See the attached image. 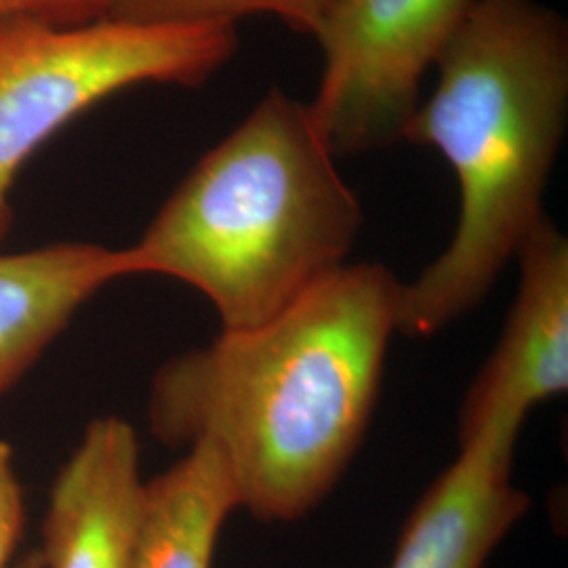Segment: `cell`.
<instances>
[{
	"label": "cell",
	"instance_id": "1",
	"mask_svg": "<svg viewBox=\"0 0 568 568\" xmlns=\"http://www.w3.org/2000/svg\"><path fill=\"white\" fill-rule=\"evenodd\" d=\"M400 288L384 265L344 264L262 325L171 358L152 382V432L217 448L255 518H302L365 438Z\"/></svg>",
	"mask_w": 568,
	"mask_h": 568
},
{
	"label": "cell",
	"instance_id": "2",
	"mask_svg": "<svg viewBox=\"0 0 568 568\" xmlns=\"http://www.w3.org/2000/svg\"><path fill=\"white\" fill-rule=\"evenodd\" d=\"M403 131L436 148L459 185L443 255L403 284L398 331L427 337L487 297L544 213L568 116V28L539 0H474Z\"/></svg>",
	"mask_w": 568,
	"mask_h": 568
},
{
	"label": "cell",
	"instance_id": "3",
	"mask_svg": "<svg viewBox=\"0 0 568 568\" xmlns=\"http://www.w3.org/2000/svg\"><path fill=\"white\" fill-rule=\"evenodd\" d=\"M361 225L310 105L272 87L126 251L135 276L190 284L243 331L342 267Z\"/></svg>",
	"mask_w": 568,
	"mask_h": 568
},
{
	"label": "cell",
	"instance_id": "4",
	"mask_svg": "<svg viewBox=\"0 0 568 568\" xmlns=\"http://www.w3.org/2000/svg\"><path fill=\"white\" fill-rule=\"evenodd\" d=\"M236 49L234 23L0 20V241L21 166L63 124L129 87L203 84Z\"/></svg>",
	"mask_w": 568,
	"mask_h": 568
},
{
	"label": "cell",
	"instance_id": "5",
	"mask_svg": "<svg viewBox=\"0 0 568 568\" xmlns=\"http://www.w3.org/2000/svg\"><path fill=\"white\" fill-rule=\"evenodd\" d=\"M474 0H337L316 41L312 119L335 156L403 140L427 70Z\"/></svg>",
	"mask_w": 568,
	"mask_h": 568
},
{
	"label": "cell",
	"instance_id": "6",
	"mask_svg": "<svg viewBox=\"0 0 568 568\" xmlns=\"http://www.w3.org/2000/svg\"><path fill=\"white\" fill-rule=\"evenodd\" d=\"M508 323L459 413V440L497 417L527 419L568 387V241L541 217L520 244Z\"/></svg>",
	"mask_w": 568,
	"mask_h": 568
},
{
	"label": "cell",
	"instance_id": "7",
	"mask_svg": "<svg viewBox=\"0 0 568 568\" xmlns=\"http://www.w3.org/2000/svg\"><path fill=\"white\" fill-rule=\"evenodd\" d=\"M523 419L499 417L459 443V457L427 488L400 535L389 568H485L528 511L511 483Z\"/></svg>",
	"mask_w": 568,
	"mask_h": 568
},
{
	"label": "cell",
	"instance_id": "8",
	"mask_svg": "<svg viewBox=\"0 0 568 568\" xmlns=\"http://www.w3.org/2000/svg\"><path fill=\"white\" fill-rule=\"evenodd\" d=\"M140 440L119 417L84 429L44 518V568H131L142 508Z\"/></svg>",
	"mask_w": 568,
	"mask_h": 568
},
{
	"label": "cell",
	"instance_id": "9",
	"mask_svg": "<svg viewBox=\"0 0 568 568\" xmlns=\"http://www.w3.org/2000/svg\"><path fill=\"white\" fill-rule=\"evenodd\" d=\"M133 274L126 248L60 243L0 253V396L37 363L82 304Z\"/></svg>",
	"mask_w": 568,
	"mask_h": 568
},
{
	"label": "cell",
	"instance_id": "10",
	"mask_svg": "<svg viewBox=\"0 0 568 568\" xmlns=\"http://www.w3.org/2000/svg\"><path fill=\"white\" fill-rule=\"evenodd\" d=\"M239 490L220 450L209 443L143 483L131 568H211Z\"/></svg>",
	"mask_w": 568,
	"mask_h": 568
},
{
	"label": "cell",
	"instance_id": "11",
	"mask_svg": "<svg viewBox=\"0 0 568 568\" xmlns=\"http://www.w3.org/2000/svg\"><path fill=\"white\" fill-rule=\"evenodd\" d=\"M337 0H95L98 20L150 26L234 23L248 16H272L295 32L318 37Z\"/></svg>",
	"mask_w": 568,
	"mask_h": 568
},
{
	"label": "cell",
	"instance_id": "12",
	"mask_svg": "<svg viewBox=\"0 0 568 568\" xmlns=\"http://www.w3.org/2000/svg\"><path fill=\"white\" fill-rule=\"evenodd\" d=\"M23 530V495L13 453L0 440V568H7Z\"/></svg>",
	"mask_w": 568,
	"mask_h": 568
},
{
	"label": "cell",
	"instance_id": "13",
	"mask_svg": "<svg viewBox=\"0 0 568 568\" xmlns=\"http://www.w3.org/2000/svg\"><path fill=\"white\" fill-rule=\"evenodd\" d=\"M39 18L58 26L98 20L95 0H0V20Z\"/></svg>",
	"mask_w": 568,
	"mask_h": 568
},
{
	"label": "cell",
	"instance_id": "14",
	"mask_svg": "<svg viewBox=\"0 0 568 568\" xmlns=\"http://www.w3.org/2000/svg\"><path fill=\"white\" fill-rule=\"evenodd\" d=\"M16 568H44V565H42L41 551L26 556V558H23L20 565H18Z\"/></svg>",
	"mask_w": 568,
	"mask_h": 568
}]
</instances>
